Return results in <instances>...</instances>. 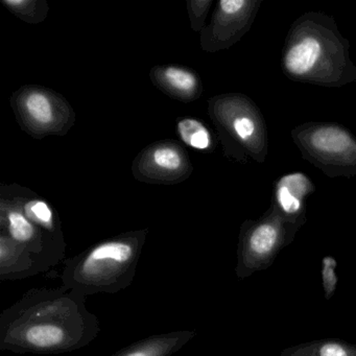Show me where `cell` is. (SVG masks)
I'll return each instance as SVG.
<instances>
[{
    "label": "cell",
    "instance_id": "cell-1",
    "mask_svg": "<svg viewBox=\"0 0 356 356\" xmlns=\"http://www.w3.org/2000/svg\"><path fill=\"white\" fill-rule=\"evenodd\" d=\"M101 322L86 297L61 285L31 289L0 314V350L24 354H63L88 346Z\"/></svg>",
    "mask_w": 356,
    "mask_h": 356
},
{
    "label": "cell",
    "instance_id": "cell-2",
    "mask_svg": "<svg viewBox=\"0 0 356 356\" xmlns=\"http://www.w3.org/2000/svg\"><path fill=\"white\" fill-rule=\"evenodd\" d=\"M281 70L293 82L339 88L356 82L350 42L332 16L307 12L291 24L281 53Z\"/></svg>",
    "mask_w": 356,
    "mask_h": 356
},
{
    "label": "cell",
    "instance_id": "cell-3",
    "mask_svg": "<svg viewBox=\"0 0 356 356\" xmlns=\"http://www.w3.org/2000/svg\"><path fill=\"white\" fill-rule=\"evenodd\" d=\"M147 233V229L122 233L67 258L62 285L86 298L128 289L134 281Z\"/></svg>",
    "mask_w": 356,
    "mask_h": 356
},
{
    "label": "cell",
    "instance_id": "cell-4",
    "mask_svg": "<svg viewBox=\"0 0 356 356\" xmlns=\"http://www.w3.org/2000/svg\"><path fill=\"white\" fill-rule=\"evenodd\" d=\"M208 114L218 130L225 157L243 164L250 159L266 162L268 127L251 97L238 92L216 95L208 101Z\"/></svg>",
    "mask_w": 356,
    "mask_h": 356
},
{
    "label": "cell",
    "instance_id": "cell-5",
    "mask_svg": "<svg viewBox=\"0 0 356 356\" xmlns=\"http://www.w3.org/2000/svg\"><path fill=\"white\" fill-rule=\"evenodd\" d=\"M304 225L287 220L274 204L264 216L247 220L239 229L237 278H249L255 273L268 270L284 248L295 241Z\"/></svg>",
    "mask_w": 356,
    "mask_h": 356
},
{
    "label": "cell",
    "instance_id": "cell-6",
    "mask_svg": "<svg viewBox=\"0 0 356 356\" xmlns=\"http://www.w3.org/2000/svg\"><path fill=\"white\" fill-rule=\"evenodd\" d=\"M302 158L328 178L356 177V137L335 122H308L291 131Z\"/></svg>",
    "mask_w": 356,
    "mask_h": 356
},
{
    "label": "cell",
    "instance_id": "cell-7",
    "mask_svg": "<svg viewBox=\"0 0 356 356\" xmlns=\"http://www.w3.org/2000/svg\"><path fill=\"white\" fill-rule=\"evenodd\" d=\"M10 105L22 130L36 139L65 136L76 124L70 102L47 87L24 85L12 95Z\"/></svg>",
    "mask_w": 356,
    "mask_h": 356
},
{
    "label": "cell",
    "instance_id": "cell-8",
    "mask_svg": "<svg viewBox=\"0 0 356 356\" xmlns=\"http://www.w3.org/2000/svg\"><path fill=\"white\" fill-rule=\"evenodd\" d=\"M0 232L28 250L47 270L65 260V237L55 236L29 220L3 187H0Z\"/></svg>",
    "mask_w": 356,
    "mask_h": 356
},
{
    "label": "cell",
    "instance_id": "cell-9",
    "mask_svg": "<svg viewBox=\"0 0 356 356\" xmlns=\"http://www.w3.org/2000/svg\"><path fill=\"white\" fill-rule=\"evenodd\" d=\"M193 172L186 149L172 139L156 141L133 160V177L139 182L175 185L186 181Z\"/></svg>",
    "mask_w": 356,
    "mask_h": 356
},
{
    "label": "cell",
    "instance_id": "cell-10",
    "mask_svg": "<svg viewBox=\"0 0 356 356\" xmlns=\"http://www.w3.org/2000/svg\"><path fill=\"white\" fill-rule=\"evenodd\" d=\"M262 0H220L209 24L201 33V49L213 54L226 51L249 33Z\"/></svg>",
    "mask_w": 356,
    "mask_h": 356
},
{
    "label": "cell",
    "instance_id": "cell-11",
    "mask_svg": "<svg viewBox=\"0 0 356 356\" xmlns=\"http://www.w3.org/2000/svg\"><path fill=\"white\" fill-rule=\"evenodd\" d=\"M316 189V184L307 175L289 172L275 181L272 203L287 220L305 225L306 201Z\"/></svg>",
    "mask_w": 356,
    "mask_h": 356
},
{
    "label": "cell",
    "instance_id": "cell-12",
    "mask_svg": "<svg viewBox=\"0 0 356 356\" xmlns=\"http://www.w3.org/2000/svg\"><path fill=\"white\" fill-rule=\"evenodd\" d=\"M149 79L156 88L175 101L191 103L203 95V83L195 70L186 66L168 64L155 66Z\"/></svg>",
    "mask_w": 356,
    "mask_h": 356
},
{
    "label": "cell",
    "instance_id": "cell-13",
    "mask_svg": "<svg viewBox=\"0 0 356 356\" xmlns=\"http://www.w3.org/2000/svg\"><path fill=\"white\" fill-rule=\"evenodd\" d=\"M1 187L15 200L29 220L55 236L64 237L59 214L49 201L18 184Z\"/></svg>",
    "mask_w": 356,
    "mask_h": 356
},
{
    "label": "cell",
    "instance_id": "cell-14",
    "mask_svg": "<svg viewBox=\"0 0 356 356\" xmlns=\"http://www.w3.org/2000/svg\"><path fill=\"white\" fill-rule=\"evenodd\" d=\"M47 272L45 266L28 250L0 232V279L22 280Z\"/></svg>",
    "mask_w": 356,
    "mask_h": 356
},
{
    "label": "cell",
    "instance_id": "cell-15",
    "mask_svg": "<svg viewBox=\"0 0 356 356\" xmlns=\"http://www.w3.org/2000/svg\"><path fill=\"white\" fill-rule=\"evenodd\" d=\"M197 335L195 330H174L139 339L111 356H172Z\"/></svg>",
    "mask_w": 356,
    "mask_h": 356
},
{
    "label": "cell",
    "instance_id": "cell-16",
    "mask_svg": "<svg viewBox=\"0 0 356 356\" xmlns=\"http://www.w3.org/2000/svg\"><path fill=\"white\" fill-rule=\"evenodd\" d=\"M280 356H356V345L341 339H318L286 348Z\"/></svg>",
    "mask_w": 356,
    "mask_h": 356
},
{
    "label": "cell",
    "instance_id": "cell-17",
    "mask_svg": "<svg viewBox=\"0 0 356 356\" xmlns=\"http://www.w3.org/2000/svg\"><path fill=\"white\" fill-rule=\"evenodd\" d=\"M177 132L181 141L191 149L202 153H212L216 147V141L210 129L197 118H187L179 120Z\"/></svg>",
    "mask_w": 356,
    "mask_h": 356
},
{
    "label": "cell",
    "instance_id": "cell-18",
    "mask_svg": "<svg viewBox=\"0 0 356 356\" xmlns=\"http://www.w3.org/2000/svg\"><path fill=\"white\" fill-rule=\"evenodd\" d=\"M10 12L29 24H39L47 19L49 6L45 0H1Z\"/></svg>",
    "mask_w": 356,
    "mask_h": 356
},
{
    "label": "cell",
    "instance_id": "cell-19",
    "mask_svg": "<svg viewBox=\"0 0 356 356\" xmlns=\"http://www.w3.org/2000/svg\"><path fill=\"white\" fill-rule=\"evenodd\" d=\"M186 5L191 30L201 34L207 26L206 20L213 5V0H187Z\"/></svg>",
    "mask_w": 356,
    "mask_h": 356
},
{
    "label": "cell",
    "instance_id": "cell-20",
    "mask_svg": "<svg viewBox=\"0 0 356 356\" xmlns=\"http://www.w3.org/2000/svg\"><path fill=\"white\" fill-rule=\"evenodd\" d=\"M337 268V261L332 256H325L322 259V285L324 289L325 299L330 300L332 296L334 295L335 291L337 289V283H339V278H337L335 268Z\"/></svg>",
    "mask_w": 356,
    "mask_h": 356
}]
</instances>
